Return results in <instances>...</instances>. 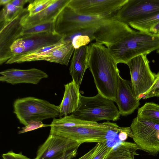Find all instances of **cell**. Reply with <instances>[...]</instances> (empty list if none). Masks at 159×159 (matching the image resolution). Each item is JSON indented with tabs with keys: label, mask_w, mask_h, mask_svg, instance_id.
<instances>
[{
	"label": "cell",
	"mask_w": 159,
	"mask_h": 159,
	"mask_svg": "<svg viewBox=\"0 0 159 159\" xmlns=\"http://www.w3.org/2000/svg\"><path fill=\"white\" fill-rule=\"evenodd\" d=\"M89 45V68L98 93L115 102L119 70L117 64L104 45Z\"/></svg>",
	"instance_id": "cell-1"
},
{
	"label": "cell",
	"mask_w": 159,
	"mask_h": 159,
	"mask_svg": "<svg viewBox=\"0 0 159 159\" xmlns=\"http://www.w3.org/2000/svg\"><path fill=\"white\" fill-rule=\"evenodd\" d=\"M107 48L117 64H126L137 56L159 49V37L152 33L136 31Z\"/></svg>",
	"instance_id": "cell-2"
},
{
	"label": "cell",
	"mask_w": 159,
	"mask_h": 159,
	"mask_svg": "<svg viewBox=\"0 0 159 159\" xmlns=\"http://www.w3.org/2000/svg\"><path fill=\"white\" fill-rule=\"evenodd\" d=\"M49 134L60 136L83 143H101L107 141V136L111 131L119 133L125 129L116 123L107 121L102 123L84 121L73 126H51Z\"/></svg>",
	"instance_id": "cell-3"
},
{
	"label": "cell",
	"mask_w": 159,
	"mask_h": 159,
	"mask_svg": "<svg viewBox=\"0 0 159 159\" xmlns=\"http://www.w3.org/2000/svg\"><path fill=\"white\" fill-rule=\"evenodd\" d=\"M71 115L77 119L93 122L116 121L121 115L114 102L99 93L91 97L81 95L80 105Z\"/></svg>",
	"instance_id": "cell-4"
},
{
	"label": "cell",
	"mask_w": 159,
	"mask_h": 159,
	"mask_svg": "<svg viewBox=\"0 0 159 159\" xmlns=\"http://www.w3.org/2000/svg\"><path fill=\"white\" fill-rule=\"evenodd\" d=\"M14 113L20 123L25 126L31 121L59 116V106L46 100L34 97L18 98L13 103Z\"/></svg>",
	"instance_id": "cell-5"
},
{
	"label": "cell",
	"mask_w": 159,
	"mask_h": 159,
	"mask_svg": "<svg viewBox=\"0 0 159 159\" xmlns=\"http://www.w3.org/2000/svg\"><path fill=\"white\" fill-rule=\"evenodd\" d=\"M114 18L113 15L92 16L80 14L67 5L54 20V31L57 34L64 36L79 28L99 26Z\"/></svg>",
	"instance_id": "cell-6"
},
{
	"label": "cell",
	"mask_w": 159,
	"mask_h": 159,
	"mask_svg": "<svg viewBox=\"0 0 159 159\" xmlns=\"http://www.w3.org/2000/svg\"><path fill=\"white\" fill-rule=\"evenodd\" d=\"M132 138L139 149L149 155L156 156L159 152V124L137 116L130 127Z\"/></svg>",
	"instance_id": "cell-7"
},
{
	"label": "cell",
	"mask_w": 159,
	"mask_h": 159,
	"mask_svg": "<svg viewBox=\"0 0 159 159\" xmlns=\"http://www.w3.org/2000/svg\"><path fill=\"white\" fill-rule=\"evenodd\" d=\"M147 55L142 54L127 63L131 77V86L136 98L140 100L154 84L156 74L151 71Z\"/></svg>",
	"instance_id": "cell-8"
},
{
	"label": "cell",
	"mask_w": 159,
	"mask_h": 159,
	"mask_svg": "<svg viewBox=\"0 0 159 159\" xmlns=\"http://www.w3.org/2000/svg\"><path fill=\"white\" fill-rule=\"evenodd\" d=\"M159 13V0H127L116 12V18L128 25Z\"/></svg>",
	"instance_id": "cell-9"
},
{
	"label": "cell",
	"mask_w": 159,
	"mask_h": 159,
	"mask_svg": "<svg viewBox=\"0 0 159 159\" xmlns=\"http://www.w3.org/2000/svg\"><path fill=\"white\" fill-rule=\"evenodd\" d=\"M80 145L76 141L49 134L38 148L35 159H61L68 155L76 153Z\"/></svg>",
	"instance_id": "cell-10"
},
{
	"label": "cell",
	"mask_w": 159,
	"mask_h": 159,
	"mask_svg": "<svg viewBox=\"0 0 159 159\" xmlns=\"http://www.w3.org/2000/svg\"><path fill=\"white\" fill-rule=\"evenodd\" d=\"M63 39V36L55 32H43L21 36L10 47L12 57L55 44Z\"/></svg>",
	"instance_id": "cell-11"
},
{
	"label": "cell",
	"mask_w": 159,
	"mask_h": 159,
	"mask_svg": "<svg viewBox=\"0 0 159 159\" xmlns=\"http://www.w3.org/2000/svg\"><path fill=\"white\" fill-rule=\"evenodd\" d=\"M127 0H70L67 5L78 13L92 16L113 15Z\"/></svg>",
	"instance_id": "cell-12"
},
{
	"label": "cell",
	"mask_w": 159,
	"mask_h": 159,
	"mask_svg": "<svg viewBox=\"0 0 159 159\" xmlns=\"http://www.w3.org/2000/svg\"><path fill=\"white\" fill-rule=\"evenodd\" d=\"M28 12L24 8L16 17L10 21L0 22V64L1 65L12 57L10 47L21 36L23 29L20 21L22 17Z\"/></svg>",
	"instance_id": "cell-13"
},
{
	"label": "cell",
	"mask_w": 159,
	"mask_h": 159,
	"mask_svg": "<svg viewBox=\"0 0 159 159\" xmlns=\"http://www.w3.org/2000/svg\"><path fill=\"white\" fill-rule=\"evenodd\" d=\"M136 31L116 18L98 27L93 35L94 41L107 48Z\"/></svg>",
	"instance_id": "cell-14"
},
{
	"label": "cell",
	"mask_w": 159,
	"mask_h": 159,
	"mask_svg": "<svg viewBox=\"0 0 159 159\" xmlns=\"http://www.w3.org/2000/svg\"><path fill=\"white\" fill-rule=\"evenodd\" d=\"M130 82L118 77L116 99L121 115L126 116L133 113L140 105L139 100L135 96Z\"/></svg>",
	"instance_id": "cell-15"
},
{
	"label": "cell",
	"mask_w": 159,
	"mask_h": 159,
	"mask_svg": "<svg viewBox=\"0 0 159 159\" xmlns=\"http://www.w3.org/2000/svg\"><path fill=\"white\" fill-rule=\"evenodd\" d=\"M0 81L11 84L19 83L37 84L48 75L44 71L36 68L22 70L12 68L0 72Z\"/></svg>",
	"instance_id": "cell-16"
},
{
	"label": "cell",
	"mask_w": 159,
	"mask_h": 159,
	"mask_svg": "<svg viewBox=\"0 0 159 159\" xmlns=\"http://www.w3.org/2000/svg\"><path fill=\"white\" fill-rule=\"evenodd\" d=\"M70 1L55 0L46 8L35 15L30 16L28 15L29 12H28L21 18V24L24 28H26L39 24L54 21Z\"/></svg>",
	"instance_id": "cell-17"
},
{
	"label": "cell",
	"mask_w": 159,
	"mask_h": 159,
	"mask_svg": "<svg viewBox=\"0 0 159 159\" xmlns=\"http://www.w3.org/2000/svg\"><path fill=\"white\" fill-rule=\"evenodd\" d=\"M89 45L75 49L69 68L72 80L80 86L86 70L89 68Z\"/></svg>",
	"instance_id": "cell-18"
},
{
	"label": "cell",
	"mask_w": 159,
	"mask_h": 159,
	"mask_svg": "<svg viewBox=\"0 0 159 159\" xmlns=\"http://www.w3.org/2000/svg\"><path fill=\"white\" fill-rule=\"evenodd\" d=\"M64 87L63 98L58 106L60 117L73 113L78 108L80 102V86L73 80L65 84Z\"/></svg>",
	"instance_id": "cell-19"
},
{
	"label": "cell",
	"mask_w": 159,
	"mask_h": 159,
	"mask_svg": "<svg viewBox=\"0 0 159 159\" xmlns=\"http://www.w3.org/2000/svg\"><path fill=\"white\" fill-rule=\"evenodd\" d=\"M98 27L92 26L79 28L63 36V40L71 42L75 49L88 45L94 41L93 35Z\"/></svg>",
	"instance_id": "cell-20"
},
{
	"label": "cell",
	"mask_w": 159,
	"mask_h": 159,
	"mask_svg": "<svg viewBox=\"0 0 159 159\" xmlns=\"http://www.w3.org/2000/svg\"><path fill=\"white\" fill-rule=\"evenodd\" d=\"M63 40L59 43L44 47L28 52L13 56L6 63L7 64L21 63L25 62L43 60L55 48L61 45Z\"/></svg>",
	"instance_id": "cell-21"
},
{
	"label": "cell",
	"mask_w": 159,
	"mask_h": 159,
	"mask_svg": "<svg viewBox=\"0 0 159 159\" xmlns=\"http://www.w3.org/2000/svg\"><path fill=\"white\" fill-rule=\"evenodd\" d=\"M74 50L71 42L64 41L61 45L55 48L43 60L68 66Z\"/></svg>",
	"instance_id": "cell-22"
},
{
	"label": "cell",
	"mask_w": 159,
	"mask_h": 159,
	"mask_svg": "<svg viewBox=\"0 0 159 159\" xmlns=\"http://www.w3.org/2000/svg\"><path fill=\"white\" fill-rule=\"evenodd\" d=\"M139 149L134 143L122 141L116 147H113L105 159H135L134 156L139 155L136 152Z\"/></svg>",
	"instance_id": "cell-23"
},
{
	"label": "cell",
	"mask_w": 159,
	"mask_h": 159,
	"mask_svg": "<svg viewBox=\"0 0 159 159\" xmlns=\"http://www.w3.org/2000/svg\"><path fill=\"white\" fill-rule=\"evenodd\" d=\"M137 116L159 124V105L152 102L146 103L139 108Z\"/></svg>",
	"instance_id": "cell-24"
},
{
	"label": "cell",
	"mask_w": 159,
	"mask_h": 159,
	"mask_svg": "<svg viewBox=\"0 0 159 159\" xmlns=\"http://www.w3.org/2000/svg\"><path fill=\"white\" fill-rule=\"evenodd\" d=\"M159 22V13L150 16L128 25L141 32L150 33L151 28Z\"/></svg>",
	"instance_id": "cell-25"
},
{
	"label": "cell",
	"mask_w": 159,
	"mask_h": 159,
	"mask_svg": "<svg viewBox=\"0 0 159 159\" xmlns=\"http://www.w3.org/2000/svg\"><path fill=\"white\" fill-rule=\"evenodd\" d=\"M54 21L39 24L26 28L23 27L21 36L43 32H55Z\"/></svg>",
	"instance_id": "cell-26"
},
{
	"label": "cell",
	"mask_w": 159,
	"mask_h": 159,
	"mask_svg": "<svg viewBox=\"0 0 159 159\" xmlns=\"http://www.w3.org/2000/svg\"><path fill=\"white\" fill-rule=\"evenodd\" d=\"M24 8L15 7L11 3L5 5L1 10L0 14V22L10 21L16 17Z\"/></svg>",
	"instance_id": "cell-27"
},
{
	"label": "cell",
	"mask_w": 159,
	"mask_h": 159,
	"mask_svg": "<svg viewBox=\"0 0 159 159\" xmlns=\"http://www.w3.org/2000/svg\"><path fill=\"white\" fill-rule=\"evenodd\" d=\"M55 0H33L28 5L27 9L28 15L31 16L42 11L51 5Z\"/></svg>",
	"instance_id": "cell-28"
},
{
	"label": "cell",
	"mask_w": 159,
	"mask_h": 159,
	"mask_svg": "<svg viewBox=\"0 0 159 159\" xmlns=\"http://www.w3.org/2000/svg\"><path fill=\"white\" fill-rule=\"evenodd\" d=\"M112 147L108 146L107 141L99 143L98 149L89 159H105Z\"/></svg>",
	"instance_id": "cell-29"
},
{
	"label": "cell",
	"mask_w": 159,
	"mask_h": 159,
	"mask_svg": "<svg viewBox=\"0 0 159 159\" xmlns=\"http://www.w3.org/2000/svg\"><path fill=\"white\" fill-rule=\"evenodd\" d=\"M153 97L159 98V71L156 74V79L153 85L142 98L145 99Z\"/></svg>",
	"instance_id": "cell-30"
},
{
	"label": "cell",
	"mask_w": 159,
	"mask_h": 159,
	"mask_svg": "<svg viewBox=\"0 0 159 159\" xmlns=\"http://www.w3.org/2000/svg\"><path fill=\"white\" fill-rule=\"evenodd\" d=\"M48 126H50V125H44L42 121H31L28 122L26 126L22 127L21 129L19 131L18 133L19 134H21Z\"/></svg>",
	"instance_id": "cell-31"
},
{
	"label": "cell",
	"mask_w": 159,
	"mask_h": 159,
	"mask_svg": "<svg viewBox=\"0 0 159 159\" xmlns=\"http://www.w3.org/2000/svg\"><path fill=\"white\" fill-rule=\"evenodd\" d=\"M2 159H31L23 155L21 152L16 153L13 151L2 154Z\"/></svg>",
	"instance_id": "cell-32"
},
{
	"label": "cell",
	"mask_w": 159,
	"mask_h": 159,
	"mask_svg": "<svg viewBox=\"0 0 159 159\" xmlns=\"http://www.w3.org/2000/svg\"><path fill=\"white\" fill-rule=\"evenodd\" d=\"M33 1V0H11L10 3L15 7L23 8V6L26 3L28 2L30 3Z\"/></svg>",
	"instance_id": "cell-33"
},
{
	"label": "cell",
	"mask_w": 159,
	"mask_h": 159,
	"mask_svg": "<svg viewBox=\"0 0 159 159\" xmlns=\"http://www.w3.org/2000/svg\"><path fill=\"white\" fill-rule=\"evenodd\" d=\"M150 32L154 34H159V22L151 28Z\"/></svg>",
	"instance_id": "cell-34"
},
{
	"label": "cell",
	"mask_w": 159,
	"mask_h": 159,
	"mask_svg": "<svg viewBox=\"0 0 159 159\" xmlns=\"http://www.w3.org/2000/svg\"><path fill=\"white\" fill-rule=\"evenodd\" d=\"M76 153H73L66 156L61 159H72L76 155Z\"/></svg>",
	"instance_id": "cell-35"
},
{
	"label": "cell",
	"mask_w": 159,
	"mask_h": 159,
	"mask_svg": "<svg viewBox=\"0 0 159 159\" xmlns=\"http://www.w3.org/2000/svg\"><path fill=\"white\" fill-rule=\"evenodd\" d=\"M11 0H0V5H6L8 3H10Z\"/></svg>",
	"instance_id": "cell-36"
},
{
	"label": "cell",
	"mask_w": 159,
	"mask_h": 159,
	"mask_svg": "<svg viewBox=\"0 0 159 159\" xmlns=\"http://www.w3.org/2000/svg\"><path fill=\"white\" fill-rule=\"evenodd\" d=\"M157 53L159 54V49H157L156 51Z\"/></svg>",
	"instance_id": "cell-37"
},
{
	"label": "cell",
	"mask_w": 159,
	"mask_h": 159,
	"mask_svg": "<svg viewBox=\"0 0 159 159\" xmlns=\"http://www.w3.org/2000/svg\"><path fill=\"white\" fill-rule=\"evenodd\" d=\"M159 37V34H156Z\"/></svg>",
	"instance_id": "cell-38"
}]
</instances>
